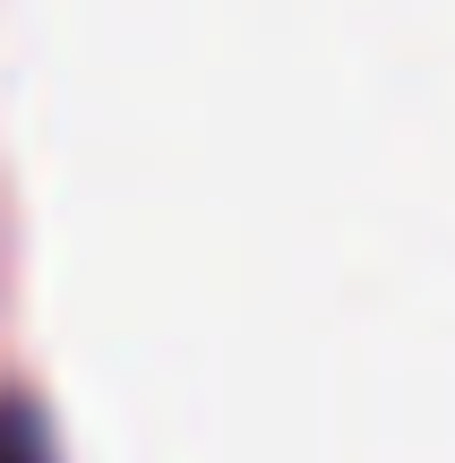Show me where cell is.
<instances>
[{
	"label": "cell",
	"instance_id": "6da1fadb",
	"mask_svg": "<svg viewBox=\"0 0 455 463\" xmlns=\"http://www.w3.org/2000/svg\"><path fill=\"white\" fill-rule=\"evenodd\" d=\"M0 463H61L52 455V430L26 395H0Z\"/></svg>",
	"mask_w": 455,
	"mask_h": 463
}]
</instances>
